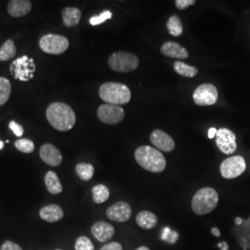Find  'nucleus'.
Listing matches in <instances>:
<instances>
[{
	"label": "nucleus",
	"mask_w": 250,
	"mask_h": 250,
	"mask_svg": "<svg viewBox=\"0 0 250 250\" xmlns=\"http://www.w3.org/2000/svg\"><path fill=\"white\" fill-rule=\"evenodd\" d=\"M46 119L58 131L66 132L73 128L76 116L72 107L63 102H54L46 108Z\"/></svg>",
	"instance_id": "1"
},
{
	"label": "nucleus",
	"mask_w": 250,
	"mask_h": 250,
	"mask_svg": "<svg viewBox=\"0 0 250 250\" xmlns=\"http://www.w3.org/2000/svg\"><path fill=\"white\" fill-rule=\"evenodd\" d=\"M137 163L150 172L160 173L166 168V160L161 152L149 146H139L134 152Z\"/></svg>",
	"instance_id": "2"
},
{
	"label": "nucleus",
	"mask_w": 250,
	"mask_h": 250,
	"mask_svg": "<svg viewBox=\"0 0 250 250\" xmlns=\"http://www.w3.org/2000/svg\"><path fill=\"white\" fill-rule=\"evenodd\" d=\"M99 97L107 104L121 106L130 102L132 94L129 87L124 83L109 82L100 86Z\"/></svg>",
	"instance_id": "3"
},
{
	"label": "nucleus",
	"mask_w": 250,
	"mask_h": 250,
	"mask_svg": "<svg viewBox=\"0 0 250 250\" xmlns=\"http://www.w3.org/2000/svg\"><path fill=\"white\" fill-rule=\"evenodd\" d=\"M219 202L217 191L211 188L199 189L192 198V209L195 214L202 216L213 211Z\"/></svg>",
	"instance_id": "4"
},
{
	"label": "nucleus",
	"mask_w": 250,
	"mask_h": 250,
	"mask_svg": "<svg viewBox=\"0 0 250 250\" xmlns=\"http://www.w3.org/2000/svg\"><path fill=\"white\" fill-rule=\"evenodd\" d=\"M107 62L110 69L115 72H128L138 68L139 59L134 54L120 51L110 55Z\"/></svg>",
	"instance_id": "5"
},
{
	"label": "nucleus",
	"mask_w": 250,
	"mask_h": 250,
	"mask_svg": "<svg viewBox=\"0 0 250 250\" xmlns=\"http://www.w3.org/2000/svg\"><path fill=\"white\" fill-rule=\"evenodd\" d=\"M69 40L65 36L48 34L41 37L39 46L42 51L50 55L62 54L69 47Z\"/></svg>",
	"instance_id": "6"
},
{
	"label": "nucleus",
	"mask_w": 250,
	"mask_h": 250,
	"mask_svg": "<svg viewBox=\"0 0 250 250\" xmlns=\"http://www.w3.org/2000/svg\"><path fill=\"white\" fill-rule=\"evenodd\" d=\"M10 71L14 78L21 82H27L34 77L36 65L33 59L26 55L18 58L10 65Z\"/></svg>",
	"instance_id": "7"
},
{
	"label": "nucleus",
	"mask_w": 250,
	"mask_h": 250,
	"mask_svg": "<svg viewBox=\"0 0 250 250\" xmlns=\"http://www.w3.org/2000/svg\"><path fill=\"white\" fill-rule=\"evenodd\" d=\"M246 161L243 157L232 156L222 162L220 170L224 178L234 179L240 176L246 170Z\"/></svg>",
	"instance_id": "8"
},
{
	"label": "nucleus",
	"mask_w": 250,
	"mask_h": 250,
	"mask_svg": "<svg viewBox=\"0 0 250 250\" xmlns=\"http://www.w3.org/2000/svg\"><path fill=\"white\" fill-rule=\"evenodd\" d=\"M193 99L198 106L214 105L218 100V90L211 83H203L194 91Z\"/></svg>",
	"instance_id": "9"
},
{
	"label": "nucleus",
	"mask_w": 250,
	"mask_h": 250,
	"mask_svg": "<svg viewBox=\"0 0 250 250\" xmlns=\"http://www.w3.org/2000/svg\"><path fill=\"white\" fill-rule=\"evenodd\" d=\"M97 114L102 123L106 125H117L125 119V111L120 106L103 104L99 106Z\"/></svg>",
	"instance_id": "10"
},
{
	"label": "nucleus",
	"mask_w": 250,
	"mask_h": 250,
	"mask_svg": "<svg viewBox=\"0 0 250 250\" xmlns=\"http://www.w3.org/2000/svg\"><path fill=\"white\" fill-rule=\"evenodd\" d=\"M216 145L221 151L230 155L236 149V136L233 132L227 128L218 130L216 134Z\"/></svg>",
	"instance_id": "11"
},
{
	"label": "nucleus",
	"mask_w": 250,
	"mask_h": 250,
	"mask_svg": "<svg viewBox=\"0 0 250 250\" xmlns=\"http://www.w3.org/2000/svg\"><path fill=\"white\" fill-rule=\"evenodd\" d=\"M132 213L133 210L131 206L125 201H118L113 205L109 206L106 211L107 218L116 223H125L129 221Z\"/></svg>",
	"instance_id": "12"
},
{
	"label": "nucleus",
	"mask_w": 250,
	"mask_h": 250,
	"mask_svg": "<svg viewBox=\"0 0 250 250\" xmlns=\"http://www.w3.org/2000/svg\"><path fill=\"white\" fill-rule=\"evenodd\" d=\"M41 160L49 166L58 167L62 163V155L61 151L51 144H45L40 148Z\"/></svg>",
	"instance_id": "13"
},
{
	"label": "nucleus",
	"mask_w": 250,
	"mask_h": 250,
	"mask_svg": "<svg viewBox=\"0 0 250 250\" xmlns=\"http://www.w3.org/2000/svg\"><path fill=\"white\" fill-rule=\"evenodd\" d=\"M151 143L161 151L171 152L175 147L172 137L162 130H154L150 134Z\"/></svg>",
	"instance_id": "14"
},
{
	"label": "nucleus",
	"mask_w": 250,
	"mask_h": 250,
	"mask_svg": "<svg viewBox=\"0 0 250 250\" xmlns=\"http://www.w3.org/2000/svg\"><path fill=\"white\" fill-rule=\"evenodd\" d=\"M232 232L243 250H250V216L240 225H234Z\"/></svg>",
	"instance_id": "15"
},
{
	"label": "nucleus",
	"mask_w": 250,
	"mask_h": 250,
	"mask_svg": "<svg viewBox=\"0 0 250 250\" xmlns=\"http://www.w3.org/2000/svg\"><path fill=\"white\" fill-rule=\"evenodd\" d=\"M91 232L98 241L105 243L109 241L113 237L115 233V228L111 224L101 221L93 224Z\"/></svg>",
	"instance_id": "16"
},
{
	"label": "nucleus",
	"mask_w": 250,
	"mask_h": 250,
	"mask_svg": "<svg viewBox=\"0 0 250 250\" xmlns=\"http://www.w3.org/2000/svg\"><path fill=\"white\" fill-rule=\"evenodd\" d=\"M161 53L169 58H174L179 60H187L189 57L187 48L175 43V42H166L161 47Z\"/></svg>",
	"instance_id": "17"
},
{
	"label": "nucleus",
	"mask_w": 250,
	"mask_h": 250,
	"mask_svg": "<svg viewBox=\"0 0 250 250\" xmlns=\"http://www.w3.org/2000/svg\"><path fill=\"white\" fill-rule=\"evenodd\" d=\"M32 9V2L29 0H11L8 4L9 15L15 18L23 17Z\"/></svg>",
	"instance_id": "18"
},
{
	"label": "nucleus",
	"mask_w": 250,
	"mask_h": 250,
	"mask_svg": "<svg viewBox=\"0 0 250 250\" xmlns=\"http://www.w3.org/2000/svg\"><path fill=\"white\" fill-rule=\"evenodd\" d=\"M39 216L43 221L47 223H57L62 219L64 212L60 206L49 204L43 207L40 209Z\"/></svg>",
	"instance_id": "19"
},
{
	"label": "nucleus",
	"mask_w": 250,
	"mask_h": 250,
	"mask_svg": "<svg viewBox=\"0 0 250 250\" xmlns=\"http://www.w3.org/2000/svg\"><path fill=\"white\" fill-rule=\"evenodd\" d=\"M136 223L139 227L146 230H150L157 226L158 217L151 211L144 210L139 212L136 216Z\"/></svg>",
	"instance_id": "20"
},
{
	"label": "nucleus",
	"mask_w": 250,
	"mask_h": 250,
	"mask_svg": "<svg viewBox=\"0 0 250 250\" xmlns=\"http://www.w3.org/2000/svg\"><path fill=\"white\" fill-rule=\"evenodd\" d=\"M45 185L47 191L52 195H59L62 192V185L57 173L52 170H49L45 173Z\"/></svg>",
	"instance_id": "21"
},
{
	"label": "nucleus",
	"mask_w": 250,
	"mask_h": 250,
	"mask_svg": "<svg viewBox=\"0 0 250 250\" xmlns=\"http://www.w3.org/2000/svg\"><path fill=\"white\" fill-rule=\"evenodd\" d=\"M82 12L77 8H65L62 9V21L64 26H76L80 22Z\"/></svg>",
	"instance_id": "22"
},
{
	"label": "nucleus",
	"mask_w": 250,
	"mask_h": 250,
	"mask_svg": "<svg viewBox=\"0 0 250 250\" xmlns=\"http://www.w3.org/2000/svg\"><path fill=\"white\" fill-rule=\"evenodd\" d=\"M75 171L77 175L84 182L90 181L93 178L94 173H95V168L92 164L86 163V162H81L79 164L76 165L75 167Z\"/></svg>",
	"instance_id": "23"
},
{
	"label": "nucleus",
	"mask_w": 250,
	"mask_h": 250,
	"mask_svg": "<svg viewBox=\"0 0 250 250\" xmlns=\"http://www.w3.org/2000/svg\"><path fill=\"white\" fill-rule=\"evenodd\" d=\"M174 71L178 73L179 75L188 77V78H193L198 73V70L196 67L190 66L182 62H176L173 64Z\"/></svg>",
	"instance_id": "24"
},
{
	"label": "nucleus",
	"mask_w": 250,
	"mask_h": 250,
	"mask_svg": "<svg viewBox=\"0 0 250 250\" xmlns=\"http://www.w3.org/2000/svg\"><path fill=\"white\" fill-rule=\"evenodd\" d=\"M16 55V46L12 40H7L0 47V62H8Z\"/></svg>",
	"instance_id": "25"
},
{
	"label": "nucleus",
	"mask_w": 250,
	"mask_h": 250,
	"mask_svg": "<svg viewBox=\"0 0 250 250\" xmlns=\"http://www.w3.org/2000/svg\"><path fill=\"white\" fill-rule=\"evenodd\" d=\"M93 200L97 204H102L106 202L109 197V190L104 185L95 186L92 189Z\"/></svg>",
	"instance_id": "26"
},
{
	"label": "nucleus",
	"mask_w": 250,
	"mask_h": 250,
	"mask_svg": "<svg viewBox=\"0 0 250 250\" xmlns=\"http://www.w3.org/2000/svg\"><path fill=\"white\" fill-rule=\"evenodd\" d=\"M167 29L169 31L170 35L172 36H182L183 32H184V27L182 21L180 20L179 17L173 15L170 17L167 21Z\"/></svg>",
	"instance_id": "27"
},
{
	"label": "nucleus",
	"mask_w": 250,
	"mask_h": 250,
	"mask_svg": "<svg viewBox=\"0 0 250 250\" xmlns=\"http://www.w3.org/2000/svg\"><path fill=\"white\" fill-rule=\"evenodd\" d=\"M11 94V83L5 77H0V106L7 103Z\"/></svg>",
	"instance_id": "28"
},
{
	"label": "nucleus",
	"mask_w": 250,
	"mask_h": 250,
	"mask_svg": "<svg viewBox=\"0 0 250 250\" xmlns=\"http://www.w3.org/2000/svg\"><path fill=\"white\" fill-rule=\"evenodd\" d=\"M15 146L19 151L22 152V153H32L35 150L34 142L30 139H26V138L18 139L15 142Z\"/></svg>",
	"instance_id": "29"
},
{
	"label": "nucleus",
	"mask_w": 250,
	"mask_h": 250,
	"mask_svg": "<svg viewBox=\"0 0 250 250\" xmlns=\"http://www.w3.org/2000/svg\"><path fill=\"white\" fill-rule=\"evenodd\" d=\"M75 250H95V246L87 236H80L75 241Z\"/></svg>",
	"instance_id": "30"
},
{
	"label": "nucleus",
	"mask_w": 250,
	"mask_h": 250,
	"mask_svg": "<svg viewBox=\"0 0 250 250\" xmlns=\"http://www.w3.org/2000/svg\"><path fill=\"white\" fill-rule=\"evenodd\" d=\"M179 238V233L176 231H172L169 227H165L163 229L161 239L164 241L168 242L170 244L176 243Z\"/></svg>",
	"instance_id": "31"
},
{
	"label": "nucleus",
	"mask_w": 250,
	"mask_h": 250,
	"mask_svg": "<svg viewBox=\"0 0 250 250\" xmlns=\"http://www.w3.org/2000/svg\"><path fill=\"white\" fill-rule=\"evenodd\" d=\"M111 17H112L111 11L105 10V11H103L102 13H100L99 16H94V17H92V18L90 19V24L93 25V26L99 25V24L103 23L104 21H106L107 20L111 19Z\"/></svg>",
	"instance_id": "32"
},
{
	"label": "nucleus",
	"mask_w": 250,
	"mask_h": 250,
	"mask_svg": "<svg viewBox=\"0 0 250 250\" xmlns=\"http://www.w3.org/2000/svg\"><path fill=\"white\" fill-rule=\"evenodd\" d=\"M9 129L14 133V134H15L16 136H18V137H21L22 134L24 133V130H23L22 126L19 125V124H17L16 122H14V121H11V122L9 123Z\"/></svg>",
	"instance_id": "33"
},
{
	"label": "nucleus",
	"mask_w": 250,
	"mask_h": 250,
	"mask_svg": "<svg viewBox=\"0 0 250 250\" xmlns=\"http://www.w3.org/2000/svg\"><path fill=\"white\" fill-rule=\"evenodd\" d=\"M196 4L195 0H176L175 1V6L178 9H186L190 6H193Z\"/></svg>",
	"instance_id": "34"
},
{
	"label": "nucleus",
	"mask_w": 250,
	"mask_h": 250,
	"mask_svg": "<svg viewBox=\"0 0 250 250\" xmlns=\"http://www.w3.org/2000/svg\"><path fill=\"white\" fill-rule=\"evenodd\" d=\"M0 250H22V249L19 246L18 244L7 240L3 243Z\"/></svg>",
	"instance_id": "35"
},
{
	"label": "nucleus",
	"mask_w": 250,
	"mask_h": 250,
	"mask_svg": "<svg viewBox=\"0 0 250 250\" xmlns=\"http://www.w3.org/2000/svg\"><path fill=\"white\" fill-rule=\"evenodd\" d=\"M100 250H123V246L119 242H110L104 245Z\"/></svg>",
	"instance_id": "36"
},
{
	"label": "nucleus",
	"mask_w": 250,
	"mask_h": 250,
	"mask_svg": "<svg viewBox=\"0 0 250 250\" xmlns=\"http://www.w3.org/2000/svg\"><path fill=\"white\" fill-rule=\"evenodd\" d=\"M217 132H218V131H217L215 128H210V129L208 130V138H209V139L214 138L215 136H216V134H217Z\"/></svg>",
	"instance_id": "37"
},
{
	"label": "nucleus",
	"mask_w": 250,
	"mask_h": 250,
	"mask_svg": "<svg viewBox=\"0 0 250 250\" xmlns=\"http://www.w3.org/2000/svg\"><path fill=\"white\" fill-rule=\"evenodd\" d=\"M218 248L221 250H228V245L226 242H221L218 244Z\"/></svg>",
	"instance_id": "38"
},
{
	"label": "nucleus",
	"mask_w": 250,
	"mask_h": 250,
	"mask_svg": "<svg viewBox=\"0 0 250 250\" xmlns=\"http://www.w3.org/2000/svg\"><path fill=\"white\" fill-rule=\"evenodd\" d=\"M211 233L216 236V237H220L221 236V232H220V230L217 228V227H213L212 229H211Z\"/></svg>",
	"instance_id": "39"
},
{
	"label": "nucleus",
	"mask_w": 250,
	"mask_h": 250,
	"mask_svg": "<svg viewBox=\"0 0 250 250\" xmlns=\"http://www.w3.org/2000/svg\"><path fill=\"white\" fill-rule=\"evenodd\" d=\"M243 222H244V220L241 219V218H235V221H234V224L235 225H240V224H243Z\"/></svg>",
	"instance_id": "40"
},
{
	"label": "nucleus",
	"mask_w": 250,
	"mask_h": 250,
	"mask_svg": "<svg viewBox=\"0 0 250 250\" xmlns=\"http://www.w3.org/2000/svg\"><path fill=\"white\" fill-rule=\"evenodd\" d=\"M136 250H151L149 248H147V247H145V246H142V247H140V248H138Z\"/></svg>",
	"instance_id": "41"
},
{
	"label": "nucleus",
	"mask_w": 250,
	"mask_h": 250,
	"mask_svg": "<svg viewBox=\"0 0 250 250\" xmlns=\"http://www.w3.org/2000/svg\"><path fill=\"white\" fill-rule=\"evenodd\" d=\"M4 148V143L0 140V149H3Z\"/></svg>",
	"instance_id": "42"
},
{
	"label": "nucleus",
	"mask_w": 250,
	"mask_h": 250,
	"mask_svg": "<svg viewBox=\"0 0 250 250\" xmlns=\"http://www.w3.org/2000/svg\"></svg>",
	"instance_id": "43"
}]
</instances>
